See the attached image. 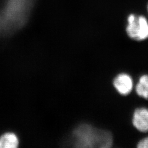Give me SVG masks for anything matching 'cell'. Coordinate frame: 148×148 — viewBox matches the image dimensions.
Instances as JSON below:
<instances>
[{"instance_id":"cell-1","label":"cell","mask_w":148,"mask_h":148,"mask_svg":"<svg viewBox=\"0 0 148 148\" xmlns=\"http://www.w3.org/2000/svg\"><path fill=\"white\" fill-rule=\"evenodd\" d=\"M36 1L5 0L0 7V35H11L24 27Z\"/></svg>"},{"instance_id":"cell-2","label":"cell","mask_w":148,"mask_h":148,"mask_svg":"<svg viewBox=\"0 0 148 148\" xmlns=\"http://www.w3.org/2000/svg\"><path fill=\"white\" fill-rule=\"evenodd\" d=\"M72 136L76 148H109L113 144V138L109 131L85 123L75 127Z\"/></svg>"},{"instance_id":"cell-3","label":"cell","mask_w":148,"mask_h":148,"mask_svg":"<svg viewBox=\"0 0 148 148\" xmlns=\"http://www.w3.org/2000/svg\"><path fill=\"white\" fill-rule=\"evenodd\" d=\"M126 32L131 38L143 41L148 38V21L142 16L131 14L128 16Z\"/></svg>"},{"instance_id":"cell-4","label":"cell","mask_w":148,"mask_h":148,"mask_svg":"<svg viewBox=\"0 0 148 148\" xmlns=\"http://www.w3.org/2000/svg\"><path fill=\"white\" fill-rule=\"evenodd\" d=\"M113 85L117 91L121 95H129L133 87L132 78L128 74H119L113 81Z\"/></svg>"},{"instance_id":"cell-5","label":"cell","mask_w":148,"mask_h":148,"mask_svg":"<svg viewBox=\"0 0 148 148\" xmlns=\"http://www.w3.org/2000/svg\"><path fill=\"white\" fill-rule=\"evenodd\" d=\"M132 123L138 131L142 132H148V108H140L136 109L133 115Z\"/></svg>"},{"instance_id":"cell-6","label":"cell","mask_w":148,"mask_h":148,"mask_svg":"<svg viewBox=\"0 0 148 148\" xmlns=\"http://www.w3.org/2000/svg\"><path fill=\"white\" fill-rule=\"evenodd\" d=\"M18 145V138L13 133H5L0 137V148H16Z\"/></svg>"},{"instance_id":"cell-7","label":"cell","mask_w":148,"mask_h":148,"mask_svg":"<svg viewBox=\"0 0 148 148\" xmlns=\"http://www.w3.org/2000/svg\"><path fill=\"white\" fill-rule=\"evenodd\" d=\"M136 91L139 96L148 99V75H143L139 78Z\"/></svg>"},{"instance_id":"cell-8","label":"cell","mask_w":148,"mask_h":148,"mask_svg":"<svg viewBox=\"0 0 148 148\" xmlns=\"http://www.w3.org/2000/svg\"><path fill=\"white\" fill-rule=\"evenodd\" d=\"M138 147L140 148H148V137L140 140L138 143Z\"/></svg>"},{"instance_id":"cell-9","label":"cell","mask_w":148,"mask_h":148,"mask_svg":"<svg viewBox=\"0 0 148 148\" xmlns=\"http://www.w3.org/2000/svg\"><path fill=\"white\" fill-rule=\"evenodd\" d=\"M147 9H148V8H147Z\"/></svg>"}]
</instances>
